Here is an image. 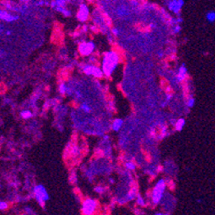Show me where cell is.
I'll return each mask as SVG.
<instances>
[{"mask_svg": "<svg viewBox=\"0 0 215 215\" xmlns=\"http://www.w3.org/2000/svg\"><path fill=\"white\" fill-rule=\"evenodd\" d=\"M119 55L113 51H110L104 54L102 59V70L104 74L110 76L119 63Z\"/></svg>", "mask_w": 215, "mask_h": 215, "instance_id": "obj_1", "label": "cell"}, {"mask_svg": "<svg viewBox=\"0 0 215 215\" xmlns=\"http://www.w3.org/2000/svg\"><path fill=\"white\" fill-rule=\"evenodd\" d=\"M166 186H167L166 181L162 178H160L156 182L155 187L153 188L152 192H151V200L154 205H158L161 202L162 195H163V191L166 188Z\"/></svg>", "mask_w": 215, "mask_h": 215, "instance_id": "obj_2", "label": "cell"}, {"mask_svg": "<svg viewBox=\"0 0 215 215\" xmlns=\"http://www.w3.org/2000/svg\"><path fill=\"white\" fill-rule=\"evenodd\" d=\"M33 195L35 200L41 206H44V204L46 203V201L49 200V195L45 186L42 185H36L33 187Z\"/></svg>", "mask_w": 215, "mask_h": 215, "instance_id": "obj_3", "label": "cell"}, {"mask_svg": "<svg viewBox=\"0 0 215 215\" xmlns=\"http://www.w3.org/2000/svg\"><path fill=\"white\" fill-rule=\"evenodd\" d=\"M97 202L92 199H86L82 204V213L83 214L91 215L95 214L97 209Z\"/></svg>", "mask_w": 215, "mask_h": 215, "instance_id": "obj_4", "label": "cell"}, {"mask_svg": "<svg viewBox=\"0 0 215 215\" xmlns=\"http://www.w3.org/2000/svg\"><path fill=\"white\" fill-rule=\"evenodd\" d=\"M95 48V45L93 42L89 41V42H82L79 45V52L82 55L87 56L90 55L93 52Z\"/></svg>", "mask_w": 215, "mask_h": 215, "instance_id": "obj_5", "label": "cell"}, {"mask_svg": "<svg viewBox=\"0 0 215 215\" xmlns=\"http://www.w3.org/2000/svg\"><path fill=\"white\" fill-rule=\"evenodd\" d=\"M89 8L86 4H82L81 5H79V8H78V11H77V19L81 21V22H85L88 18H89Z\"/></svg>", "mask_w": 215, "mask_h": 215, "instance_id": "obj_6", "label": "cell"}, {"mask_svg": "<svg viewBox=\"0 0 215 215\" xmlns=\"http://www.w3.org/2000/svg\"><path fill=\"white\" fill-rule=\"evenodd\" d=\"M183 4H184L183 0H169L168 7L170 11H172L173 13L177 14L180 12Z\"/></svg>", "mask_w": 215, "mask_h": 215, "instance_id": "obj_7", "label": "cell"}, {"mask_svg": "<svg viewBox=\"0 0 215 215\" xmlns=\"http://www.w3.org/2000/svg\"><path fill=\"white\" fill-rule=\"evenodd\" d=\"M0 16H1V18L3 20H4L5 22H13L15 20H17L18 18H19L18 16L14 15V14L8 12V11H5V10H2L1 11Z\"/></svg>", "mask_w": 215, "mask_h": 215, "instance_id": "obj_8", "label": "cell"}, {"mask_svg": "<svg viewBox=\"0 0 215 215\" xmlns=\"http://www.w3.org/2000/svg\"><path fill=\"white\" fill-rule=\"evenodd\" d=\"M187 77V69L184 65H182L178 69V73H177V81H184L186 80Z\"/></svg>", "mask_w": 215, "mask_h": 215, "instance_id": "obj_9", "label": "cell"}, {"mask_svg": "<svg viewBox=\"0 0 215 215\" xmlns=\"http://www.w3.org/2000/svg\"><path fill=\"white\" fill-rule=\"evenodd\" d=\"M123 125V120L121 119V118H116L112 121V130L114 131H119L121 129Z\"/></svg>", "mask_w": 215, "mask_h": 215, "instance_id": "obj_10", "label": "cell"}, {"mask_svg": "<svg viewBox=\"0 0 215 215\" xmlns=\"http://www.w3.org/2000/svg\"><path fill=\"white\" fill-rule=\"evenodd\" d=\"M184 124H185V121H184V119H183V118H180V119H178V120L176 121V124H175L176 130H178V131L182 130V129L184 128Z\"/></svg>", "mask_w": 215, "mask_h": 215, "instance_id": "obj_11", "label": "cell"}, {"mask_svg": "<svg viewBox=\"0 0 215 215\" xmlns=\"http://www.w3.org/2000/svg\"><path fill=\"white\" fill-rule=\"evenodd\" d=\"M58 89H59V92H60L61 94H65L68 93V88L67 85H66L64 82H62V83H60Z\"/></svg>", "mask_w": 215, "mask_h": 215, "instance_id": "obj_12", "label": "cell"}, {"mask_svg": "<svg viewBox=\"0 0 215 215\" xmlns=\"http://www.w3.org/2000/svg\"><path fill=\"white\" fill-rule=\"evenodd\" d=\"M80 109L82 111H83L84 113H90L91 110H92V108H91V106L89 104L83 102V103H82L80 105Z\"/></svg>", "mask_w": 215, "mask_h": 215, "instance_id": "obj_13", "label": "cell"}, {"mask_svg": "<svg viewBox=\"0 0 215 215\" xmlns=\"http://www.w3.org/2000/svg\"><path fill=\"white\" fill-rule=\"evenodd\" d=\"M206 19L209 21V22H214L215 21V12L214 11H211V12H208L206 13Z\"/></svg>", "mask_w": 215, "mask_h": 215, "instance_id": "obj_14", "label": "cell"}, {"mask_svg": "<svg viewBox=\"0 0 215 215\" xmlns=\"http://www.w3.org/2000/svg\"><path fill=\"white\" fill-rule=\"evenodd\" d=\"M125 166L127 170L129 171H135L136 169V164H135L134 162L132 161H127L125 163Z\"/></svg>", "mask_w": 215, "mask_h": 215, "instance_id": "obj_15", "label": "cell"}, {"mask_svg": "<svg viewBox=\"0 0 215 215\" xmlns=\"http://www.w3.org/2000/svg\"><path fill=\"white\" fill-rule=\"evenodd\" d=\"M20 116L24 119H28V118H30L32 116V113L29 110H23V111L20 112Z\"/></svg>", "mask_w": 215, "mask_h": 215, "instance_id": "obj_16", "label": "cell"}, {"mask_svg": "<svg viewBox=\"0 0 215 215\" xmlns=\"http://www.w3.org/2000/svg\"><path fill=\"white\" fill-rule=\"evenodd\" d=\"M136 204H137L138 205H140V206H145V201H144V200H143L141 196H139V195H137V197H136Z\"/></svg>", "mask_w": 215, "mask_h": 215, "instance_id": "obj_17", "label": "cell"}, {"mask_svg": "<svg viewBox=\"0 0 215 215\" xmlns=\"http://www.w3.org/2000/svg\"><path fill=\"white\" fill-rule=\"evenodd\" d=\"M195 104V100L192 98V97H190L187 99V102H186V105L188 108H192Z\"/></svg>", "mask_w": 215, "mask_h": 215, "instance_id": "obj_18", "label": "cell"}, {"mask_svg": "<svg viewBox=\"0 0 215 215\" xmlns=\"http://www.w3.org/2000/svg\"><path fill=\"white\" fill-rule=\"evenodd\" d=\"M8 208V204L6 202L4 201H1L0 202V209L2 211H4Z\"/></svg>", "mask_w": 215, "mask_h": 215, "instance_id": "obj_19", "label": "cell"}, {"mask_svg": "<svg viewBox=\"0 0 215 215\" xmlns=\"http://www.w3.org/2000/svg\"><path fill=\"white\" fill-rule=\"evenodd\" d=\"M180 30H181V27H180V26H179L178 24L175 25L174 27H173V32H174V33H177V32H180Z\"/></svg>", "mask_w": 215, "mask_h": 215, "instance_id": "obj_20", "label": "cell"}, {"mask_svg": "<svg viewBox=\"0 0 215 215\" xmlns=\"http://www.w3.org/2000/svg\"><path fill=\"white\" fill-rule=\"evenodd\" d=\"M112 35H113V36L117 37V36L119 35V29H118V28H116V27L112 28Z\"/></svg>", "mask_w": 215, "mask_h": 215, "instance_id": "obj_21", "label": "cell"}, {"mask_svg": "<svg viewBox=\"0 0 215 215\" xmlns=\"http://www.w3.org/2000/svg\"><path fill=\"white\" fill-rule=\"evenodd\" d=\"M95 191L97 192V193H102L103 192V188L101 186H96L94 188Z\"/></svg>", "mask_w": 215, "mask_h": 215, "instance_id": "obj_22", "label": "cell"}, {"mask_svg": "<svg viewBox=\"0 0 215 215\" xmlns=\"http://www.w3.org/2000/svg\"><path fill=\"white\" fill-rule=\"evenodd\" d=\"M5 34H6V35H10V34H11V31H6V32H5Z\"/></svg>", "mask_w": 215, "mask_h": 215, "instance_id": "obj_23", "label": "cell"}]
</instances>
